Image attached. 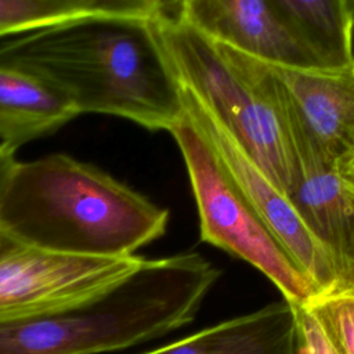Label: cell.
<instances>
[{"label":"cell","mask_w":354,"mask_h":354,"mask_svg":"<svg viewBox=\"0 0 354 354\" xmlns=\"http://www.w3.org/2000/svg\"><path fill=\"white\" fill-rule=\"evenodd\" d=\"M155 14L93 15L24 33L0 44V64L48 83L79 115L171 131L185 104Z\"/></svg>","instance_id":"obj_1"},{"label":"cell","mask_w":354,"mask_h":354,"mask_svg":"<svg viewBox=\"0 0 354 354\" xmlns=\"http://www.w3.org/2000/svg\"><path fill=\"white\" fill-rule=\"evenodd\" d=\"M169 212L102 169L66 153L18 162L0 199V228L41 250L134 256L162 236Z\"/></svg>","instance_id":"obj_2"},{"label":"cell","mask_w":354,"mask_h":354,"mask_svg":"<svg viewBox=\"0 0 354 354\" xmlns=\"http://www.w3.org/2000/svg\"><path fill=\"white\" fill-rule=\"evenodd\" d=\"M198 253L142 261L87 303L0 322V354L124 350L189 324L218 278Z\"/></svg>","instance_id":"obj_3"},{"label":"cell","mask_w":354,"mask_h":354,"mask_svg":"<svg viewBox=\"0 0 354 354\" xmlns=\"http://www.w3.org/2000/svg\"><path fill=\"white\" fill-rule=\"evenodd\" d=\"M155 24L183 88L285 194L289 153L272 104L217 44L180 18L178 1H160Z\"/></svg>","instance_id":"obj_4"},{"label":"cell","mask_w":354,"mask_h":354,"mask_svg":"<svg viewBox=\"0 0 354 354\" xmlns=\"http://www.w3.org/2000/svg\"><path fill=\"white\" fill-rule=\"evenodd\" d=\"M170 133L187 166L201 239L256 267L293 306L319 297L317 286L263 221L187 112Z\"/></svg>","instance_id":"obj_5"},{"label":"cell","mask_w":354,"mask_h":354,"mask_svg":"<svg viewBox=\"0 0 354 354\" xmlns=\"http://www.w3.org/2000/svg\"><path fill=\"white\" fill-rule=\"evenodd\" d=\"M141 261L136 254L116 259L55 254L0 228V322L94 300Z\"/></svg>","instance_id":"obj_6"},{"label":"cell","mask_w":354,"mask_h":354,"mask_svg":"<svg viewBox=\"0 0 354 354\" xmlns=\"http://www.w3.org/2000/svg\"><path fill=\"white\" fill-rule=\"evenodd\" d=\"M183 94L187 115L207 138L221 163L263 221L313 281L321 296L330 293L337 279L335 267L328 253L304 225L286 195L256 166L191 93L183 88Z\"/></svg>","instance_id":"obj_7"},{"label":"cell","mask_w":354,"mask_h":354,"mask_svg":"<svg viewBox=\"0 0 354 354\" xmlns=\"http://www.w3.org/2000/svg\"><path fill=\"white\" fill-rule=\"evenodd\" d=\"M178 15L210 41L260 62L318 69L274 0H184Z\"/></svg>","instance_id":"obj_8"},{"label":"cell","mask_w":354,"mask_h":354,"mask_svg":"<svg viewBox=\"0 0 354 354\" xmlns=\"http://www.w3.org/2000/svg\"><path fill=\"white\" fill-rule=\"evenodd\" d=\"M270 68L296 118L340 167L354 149V61L337 71Z\"/></svg>","instance_id":"obj_9"},{"label":"cell","mask_w":354,"mask_h":354,"mask_svg":"<svg viewBox=\"0 0 354 354\" xmlns=\"http://www.w3.org/2000/svg\"><path fill=\"white\" fill-rule=\"evenodd\" d=\"M142 354H299L295 307L277 301Z\"/></svg>","instance_id":"obj_10"},{"label":"cell","mask_w":354,"mask_h":354,"mask_svg":"<svg viewBox=\"0 0 354 354\" xmlns=\"http://www.w3.org/2000/svg\"><path fill=\"white\" fill-rule=\"evenodd\" d=\"M76 116L73 105L53 86L0 64V144L17 148L55 133Z\"/></svg>","instance_id":"obj_11"},{"label":"cell","mask_w":354,"mask_h":354,"mask_svg":"<svg viewBox=\"0 0 354 354\" xmlns=\"http://www.w3.org/2000/svg\"><path fill=\"white\" fill-rule=\"evenodd\" d=\"M293 35L318 69L353 64L354 0H274Z\"/></svg>","instance_id":"obj_12"},{"label":"cell","mask_w":354,"mask_h":354,"mask_svg":"<svg viewBox=\"0 0 354 354\" xmlns=\"http://www.w3.org/2000/svg\"><path fill=\"white\" fill-rule=\"evenodd\" d=\"M156 0H0V37L102 14H155Z\"/></svg>","instance_id":"obj_13"},{"label":"cell","mask_w":354,"mask_h":354,"mask_svg":"<svg viewBox=\"0 0 354 354\" xmlns=\"http://www.w3.org/2000/svg\"><path fill=\"white\" fill-rule=\"evenodd\" d=\"M343 354H354V296L324 295L307 304Z\"/></svg>","instance_id":"obj_14"},{"label":"cell","mask_w":354,"mask_h":354,"mask_svg":"<svg viewBox=\"0 0 354 354\" xmlns=\"http://www.w3.org/2000/svg\"><path fill=\"white\" fill-rule=\"evenodd\" d=\"M293 307L299 354H343L307 304Z\"/></svg>","instance_id":"obj_15"},{"label":"cell","mask_w":354,"mask_h":354,"mask_svg":"<svg viewBox=\"0 0 354 354\" xmlns=\"http://www.w3.org/2000/svg\"><path fill=\"white\" fill-rule=\"evenodd\" d=\"M15 151H17V148H14V147L0 144V199H1V195L4 192V188L8 183L11 173H12L15 165L18 163Z\"/></svg>","instance_id":"obj_16"},{"label":"cell","mask_w":354,"mask_h":354,"mask_svg":"<svg viewBox=\"0 0 354 354\" xmlns=\"http://www.w3.org/2000/svg\"><path fill=\"white\" fill-rule=\"evenodd\" d=\"M353 205H354V194H353ZM333 293H343V295L354 296V249H353V261H351L347 272L339 281V283L336 285L333 292H330L329 295H333Z\"/></svg>","instance_id":"obj_17"},{"label":"cell","mask_w":354,"mask_h":354,"mask_svg":"<svg viewBox=\"0 0 354 354\" xmlns=\"http://www.w3.org/2000/svg\"><path fill=\"white\" fill-rule=\"evenodd\" d=\"M339 171L347 188L354 194V149L343 162V165L339 167Z\"/></svg>","instance_id":"obj_18"}]
</instances>
